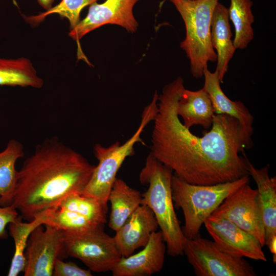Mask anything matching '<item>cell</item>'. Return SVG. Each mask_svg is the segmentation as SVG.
<instances>
[{
    "instance_id": "cell-1",
    "label": "cell",
    "mask_w": 276,
    "mask_h": 276,
    "mask_svg": "<svg viewBox=\"0 0 276 276\" xmlns=\"http://www.w3.org/2000/svg\"><path fill=\"white\" fill-rule=\"evenodd\" d=\"M183 80L177 77L158 95L153 120L150 153L181 179L211 185L248 174L245 149L253 146L238 120L226 114L214 116L212 128L202 137L186 128L176 112Z\"/></svg>"
},
{
    "instance_id": "cell-2",
    "label": "cell",
    "mask_w": 276,
    "mask_h": 276,
    "mask_svg": "<svg viewBox=\"0 0 276 276\" xmlns=\"http://www.w3.org/2000/svg\"><path fill=\"white\" fill-rule=\"evenodd\" d=\"M95 166L56 137L44 140L24 162L12 203L22 219L30 221L58 206L67 196L81 194Z\"/></svg>"
},
{
    "instance_id": "cell-3",
    "label": "cell",
    "mask_w": 276,
    "mask_h": 276,
    "mask_svg": "<svg viewBox=\"0 0 276 276\" xmlns=\"http://www.w3.org/2000/svg\"><path fill=\"white\" fill-rule=\"evenodd\" d=\"M173 171L157 160L152 154L147 156L139 179L148 185L142 194L141 204L153 212L160 229L168 254L173 257L183 254L186 242L174 210L171 181Z\"/></svg>"
},
{
    "instance_id": "cell-4",
    "label": "cell",
    "mask_w": 276,
    "mask_h": 276,
    "mask_svg": "<svg viewBox=\"0 0 276 276\" xmlns=\"http://www.w3.org/2000/svg\"><path fill=\"white\" fill-rule=\"evenodd\" d=\"M248 174L232 181L211 185L189 183L173 174L171 181L174 204L183 212L182 231L187 239L199 234L201 226L223 200L241 186L249 183Z\"/></svg>"
},
{
    "instance_id": "cell-5",
    "label": "cell",
    "mask_w": 276,
    "mask_h": 276,
    "mask_svg": "<svg viewBox=\"0 0 276 276\" xmlns=\"http://www.w3.org/2000/svg\"><path fill=\"white\" fill-rule=\"evenodd\" d=\"M158 95L155 92L152 101L142 114L140 125L132 135L123 144L116 142L108 147L100 144L94 147V153L98 160L91 177L81 194L99 200L107 208L108 198L117 174L126 158L134 154L136 143L145 145L141 138L145 128L154 120L158 111Z\"/></svg>"
},
{
    "instance_id": "cell-6",
    "label": "cell",
    "mask_w": 276,
    "mask_h": 276,
    "mask_svg": "<svg viewBox=\"0 0 276 276\" xmlns=\"http://www.w3.org/2000/svg\"><path fill=\"white\" fill-rule=\"evenodd\" d=\"M185 25L186 37L180 47L189 59L190 71L196 78L203 76L209 62H215L217 55L211 42V20L219 0H170Z\"/></svg>"
},
{
    "instance_id": "cell-7",
    "label": "cell",
    "mask_w": 276,
    "mask_h": 276,
    "mask_svg": "<svg viewBox=\"0 0 276 276\" xmlns=\"http://www.w3.org/2000/svg\"><path fill=\"white\" fill-rule=\"evenodd\" d=\"M103 226L80 232L63 231L66 256L80 260L91 271H111L122 256L113 237L104 232Z\"/></svg>"
},
{
    "instance_id": "cell-8",
    "label": "cell",
    "mask_w": 276,
    "mask_h": 276,
    "mask_svg": "<svg viewBox=\"0 0 276 276\" xmlns=\"http://www.w3.org/2000/svg\"><path fill=\"white\" fill-rule=\"evenodd\" d=\"M183 254L197 276H256L253 267L243 258L233 257L214 242L199 234L187 239Z\"/></svg>"
},
{
    "instance_id": "cell-9",
    "label": "cell",
    "mask_w": 276,
    "mask_h": 276,
    "mask_svg": "<svg viewBox=\"0 0 276 276\" xmlns=\"http://www.w3.org/2000/svg\"><path fill=\"white\" fill-rule=\"evenodd\" d=\"M37 226L31 233L25 250V276H51L55 261L67 257L63 231L48 225Z\"/></svg>"
},
{
    "instance_id": "cell-10",
    "label": "cell",
    "mask_w": 276,
    "mask_h": 276,
    "mask_svg": "<svg viewBox=\"0 0 276 276\" xmlns=\"http://www.w3.org/2000/svg\"><path fill=\"white\" fill-rule=\"evenodd\" d=\"M257 190L245 184L229 195L212 215L226 219L265 245L264 227L257 201Z\"/></svg>"
},
{
    "instance_id": "cell-11",
    "label": "cell",
    "mask_w": 276,
    "mask_h": 276,
    "mask_svg": "<svg viewBox=\"0 0 276 276\" xmlns=\"http://www.w3.org/2000/svg\"><path fill=\"white\" fill-rule=\"evenodd\" d=\"M139 0H106L89 5L85 17L68 32V36L78 42L83 36L107 24L122 27L128 32L134 33L139 26L133 12Z\"/></svg>"
},
{
    "instance_id": "cell-12",
    "label": "cell",
    "mask_w": 276,
    "mask_h": 276,
    "mask_svg": "<svg viewBox=\"0 0 276 276\" xmlns=\"http://www.w3.org/2000/svg\"><path fill=\"white\" fill-rule=\"evenodd\" d=\"M204 224L216 246L223 252L235 257L267 261L261 243L231 221L211 215Z\"/></svg>"
},
{
    "instance_id": "cell-13",
    "label": "cell",
    "mask_w": 276,
    "mask_h": 276,
    "mask_svg": "<svg viewBox=\"0 0 276 276\" xmlns=\"http://www.w3.org/2000/svg\"><path fill=\"white\" fill-rule=\"evenodd\" d=\"M158 225L152 210L141 204L113 237L122 257H128L148 242Z\"/></svg>"
},
{
    "instance_id": "cell-14",
    "label": "cell",
    "mask_w": 276,
    "mask_h": 276,
    "mask_svg": "<svg viewBox=\"0 0 276 276\" xmlns=\"http://www.w3.org/2000/svg\"><path fill=\"white\" fill-rule=\"evenodd\" d=\"M166 251V246L160 231L154 232L142 250L121 258L111 271L112 275H151L163 268Z\"/></svg>"
},
{
    "instance_id": "cell-15",
    "label": "cell",
    "mask_w": 276,
    "mask_h": 276,
    "mask_svg": "<svg viewBox=\"0 0 276 276\" xmlns=\"http://www.w3.org/2000/svg\"><path fill=\"white\" fill-rule=\"evenodd\" d=\"M248 174L257 186V201L265 231V245L276 236V178L269 175V165L257 169L247 159Z\"/></svg>"
},
{
    "instance_id": "cell-16",
    "label": "cell",
    "mask_w": 276,
    "mask_h": 276,
    "mask_svg": "<svg viewBox=\"0 0 276 276\" xmlns=\"http://www.w3.org/2000/svg\"><path fill=\"white\" fill-rule=\"evenodd\" d=\"M203 88L211 99L214 113L226 114L238 120L247 136L251 140L254 132V118L248 109L241 101H233L223 91L216 71L211 72L206 67L203 71Z\"/></svg>"
},
{
    "instance_id": "cell-17",
    "label": "cell",
    "mask_w": 276,
    "mask_h": 276,
    "mask_svg": "<svg viewBox=\"0 0 276 276\" xmlns=\"http://www.w3.org/2000/svg\"><path fill=\"white\" fill-rule=\"evenodd\" d=\"M228 9L218 2L212 17L211 37L212 46L217 55L216 71L221 83L227 72L230 60L236 48L234 46Z\"/></svg>"
},
{
    "instance_id": "cell-18",
    "label": "cell",
    "mask_w": 276,
    "mask_h": 276,
    "mask_svg": "<svg viewBox=\"0 0 276 276\" xmlns=\"http://www.w3.org/2000/svg\"><path fill=\"white\" fill-rule=\"evenodd\" d=\"M176 112L182 124L190 129L199 125L207 129L211 127L215 115L211 99L202 88L192 91L183 88L178 100Z\"/></svg>"
},
{
    "instance_id": "cell-19",
    "label": "cell",
    "mask_w": 276,
    "mask_h": 276,
    "mask_svg": "<svg viewBox=\"0 0 276 276\" xmlns=\"http://www.w3.org/2000/svg\"><path fill=\"white\" fill-rule=\"evenodd\" d=\"M142 194L121 178H116L108 198L111 204L108 226L117 231L141 204Z\"/></svg>"
},
{
    "instance_id": "cell-20",
    "label": "cell",
    "mask_w": 276,
    "mask_h": 276,
    "mask_svg": "<svg viewBox=\"0 0 276 276\" xmlns=\"http://www.w3.org/2000/svg\"><path fill=\"white\" fill-rule=\"evenodd\" d=\"M24 155V146L12 139L4 150L0 151V205H11L16 188L19 171L15 168L16 161Z\"/></svg>"
},
{
    "instance_id": "cell-21",
    "label": "cell",
    "mask_w": 276,
    "mask_h": 276,
    "mask_svg": "<svg viewBox=\"0 0 276 276\" xmlns=\"http://www.w3.org/2000/svg\"><path fill=\"white\" fill-rule=\"evenodd\" d=\"M43 83L29 59L0 57V86L40 88Z\"/></svg>"
},
{
    "instance_id": "cell-22",
    "label": "cell",
    "mask_w": 276,
    "mask_h": 276,
    "mask_svg": "<svg viewBox=\"0 0 276 276\" xmlns=\"http://www.w3.org/2000/svg\"><path fill=\"white\" fill-rule=\"evenodd\" d=\"M21 216L9 224V234L15 244V251L8 273V276H16L24 272L25 268V250L31 232L38 226L43 225L41 214L27 222Z\"/></svg>"
},
{
    "instance_id": "cell-23",
    "label": "cell",
    "mask_w": 276,
    "mask_h": 276,
    "mask_svg": "<svg viewBox=\"0 0 276 276\" xmlns=\"http://www.w3.org/2000/svg\"><path fill=\"white\" fill-rule=\"evenodd\" d=\"M230 3L228 12L235 28L234 44L236 49H244L254 38L253 2L251 0H230Z\"/></svg>"
},
{
    "instance_id": "cell-24",
    "label": "cell",
    "mask_w": 276,
    "mask_h": 276,
    "mask_svg": "<svg viewBox=\"0 0 276 276\" xmlns=\"http://www.w3.org/2000/svg\"><path fill=\"white\" fill-rule=\"evenodd\" d=\"M43 225H48L63 232H80L99 225L69 210L54 207L41 214Z\"/></svg>"
},
{
    "instance_id": "cell-25",
    "label": "cell",
    "mask_w": 276,
    "mask_h": 276,
    "mask_svg": "<svg viewBox=\"0 0 276 276\" xmlns=\"http://www.w3.org/2000/svg\"><path fill=\"white\" fill-rule=\"evenodd\" d=\"M57 206L77 213L96 224L104 225L106 222L107 208L90 196L71 194L63 198Z\"/></svg>"
},
{
    "instance_id": "cell-26",
    "label": "cell",
    "mask_w": 276,
    "mask_h": 276,
    "mask_svg": "<svg viewBox=\"0 0 276 276\" xmlns=\"http://www.w3.org/2000/svg\"><path fill=\"white\" fill-rule=\"evenodd\" d=\"M98 0H61L57 5L36 15L26 17V20L30 24H38L48 16L56 14L66 18L70 23V30L73 29L80 21L82 10Z\"/></svg>"
},
{
    "instance_id": "cell-27",
    "label": "cell",
    "mask_w": 276,
    "mask_h": 276,
    "mask_svg": "<svg viewBox=\"0 0 276 276\" xmlns=\"http://www.w3.org/2000/svg\"><path fill=\"white\" fill-rule=\"evenodd\" d=\"M54 276H91V271L79 267L72 262H64L58 258L54 263L53 275Z\"/></svg>"
},
{
    "instance_id": "cell-28",
    "label": "cell",
    "mask_w": 276,
    "mask_h": 276,
    "mask_svg": "<svg viewBox=\"0 0 276 276\" xmlns=\"http://www.w3.org/2000/svg\"><path fill=\"white\" fill-rule=\"evenodd\" d=\"M17 210L12 205L7 206L0 205V239L7 238L6 226L18 217L19 216Z\"/></svg>"
},
{
    "instance_id": "cell-29",
    "label": "cell",
    "mask_w": 276,
    "mask_h": 276,
    "mask_svg": "<svg viewBox=\"0 0 276 276\" xmlns=\"http://www.w3.org/2000/svg\"><path fill=\"white\" fill-rule=\"evenodd\" d=\"M267 246L268 247L270 252L273 254V261L275 263L276 236L272 238Z\"/></svg>"
},
{
    "instance_id": "cell-30",
    "label": "cell",
    "mask_w": 276,
    "mask_h": 276,
    "mask_svg": "<svg viewBox=\"0 0 276 276\" xmlns=\"http://www.w3.org/2000/svg\"><path fill=\"white\" fill-rule=\"evenodd\" d=\"M54 0H37L38 3L45 10H48L53 7Z\"/></svg>"
}]
</instances>
